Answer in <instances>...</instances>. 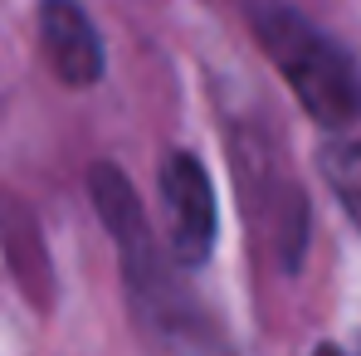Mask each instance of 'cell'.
I'll use <instances>...</instances> for the list:
<instances>
[{
	"label": "cell",
	"instance_id": "cell-6",
	"mask_svg": "<svg viewBox=\"0 0 361 356\" xmlns=\"http://www.w3.org/2000/svg\"><path fill=\"white\" fill-rule=\"evenodd\" d=\"M312 356H347V352H337V347H317Z\"/></svg>",
	"mask_w": 361,
	"mask_h": 356
},
{
	"label": "cell",
	"instance_id": "cell-4",
	"mask_svg": "<svg viewBox=\"0 0 361 356\" xmlns=\"http://www.w3.org/2000/svg\"><path fill=\"white\" fill-rule=\"evenodd\" d=\"M39 44L54 63L59 83L88 88L103 78V39L78 0H44L39 5Z\"/></svg>",
	"mask_w": 361,
	"mask_h": 356
},
{
	"label": "cell",
	"instance_id": "cell-3",
	"mask_svg": "<svg viewBox=\"0 0 361 356\" xmlns=\"http://www.w3.org/2000/svg\"><path fill=\"white\" fill-rule=\"evenodd\" d=\"M161 210H166V249L180 269H200L215 249V185L205 176L200 156L171 152L157 171Z\"/></svg>",
	"mask_w": 361,
	"mask_h": 356
},
{
	"label": "cell",
	"instance_id": "cell-2",
	"mask_svg": "<svg viewBox=\"0 0 361 356\" xmlns=\"http://www.w3.org/2000/svg\"><path fill=\"white\" fill-rule=\"evenodd\" d=\"M254 35L312 122L352 127L361 118V68L332 35L293 10H264L254 20Z\"/></svg>",
	"mask_w": 361,
	"mask_h": 356
},
{
	"label": "cell",
	"instance_id": "cell-5",
	"mask_svg": "<svg viewBox=\"0 0 361 356\" xmlns=\"http://www.w3.org/2000/svg\"><path fill=\"white\" fill-rule=\"evenodd\" d=\"M322 180L332 185V195L342 200V210L361 225V142H332L317 156Z\"/></svg>",
	"mask_w": 361,
	"mask_h": 356
},
{
	"label": "cell",
	"instance_id": "cell-1",
	"mask_svg": "<svg viewBox=\"0 0 361 356\" xmlns=\"http://www.w3.org/2000/svg\"><path fill=\"white\" fill-rule=\"evenodd\" d=\"M88 195L118 244L127 307L147 347L157 356H240L220 332V322H210V312L180 283V264L171 259V249L157 244L127 171H118L113 161H98L88 171Z\"/></svg>",
	"mask_w": 361,
	"mask_h": 356
}]
</instances>
